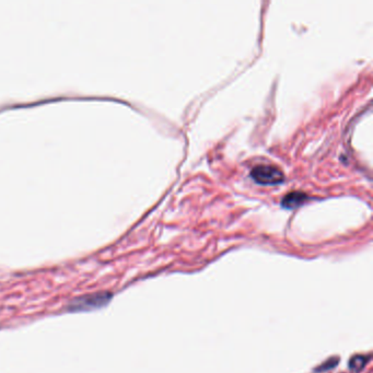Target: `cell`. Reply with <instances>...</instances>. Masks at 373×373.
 I'll return each mask as SVG.
<instances>
[{"label": "cell", "instance_id": "obj_3", "mask_svg": "<svg viewBox=\"0 0 373 373\" xmlns=\"http://www.w3.org/2000/svg\"><path fill=\"white\" fill-rule=\"evenodd\" d=\"M307 198L308 196L306 195V194L300 193V192H292L282 198L281 204L283 207L292 209V208H297L300 206V205H302L304 202H306Z\"/></svg>", "mask_w": 373, "mask_h": 373}, {"label": "cell", "instance_id": "obj_4", "mask_svg": "<svg viewBox=\"0 0 373 373\" xmlns=\"http://www.w3.org/2000/svg\"><path fill=\"white\" fill-rule=\"evenodd\" d=\"M368 359H369V357H368V358H366V357H364V356L354 357V358L350 360V368L355 371H359L365 367Z\"/></svg>", "mask_w": 373, "mask_h": 373}, {"label": "cell", "instance_id": "obj_2", "mask_svg": "<svg viewBox=\"0 0 373 373\" xmlns=\"http://www.w3.org/2000/svg\"><path fill=\"white\" fill-rule=\"evenodd\" d=\"M251 176L257 183L263 185H276L285 180L283 173L276 166L259 165L251 172Z\"/></svg>", "mask_w": 373, "mask_h": 373}, {"label": "cell", "instance_id": "obj_1", "mask_svg": "<svg viewBox=\"0 0 373 373\" xmlns=\"http://www.w3.org/2000/svg\"><path fill=\"white\" fill-rule=\"evenodd\" d=\"M112 299V295L108 292H98L91 293L73 299L68 306V310L70 312H82V311H91L103 308L107 306L108 301Z\"/></svg>", "mask_w": 373, "mask_h": 373}]
</instances>
